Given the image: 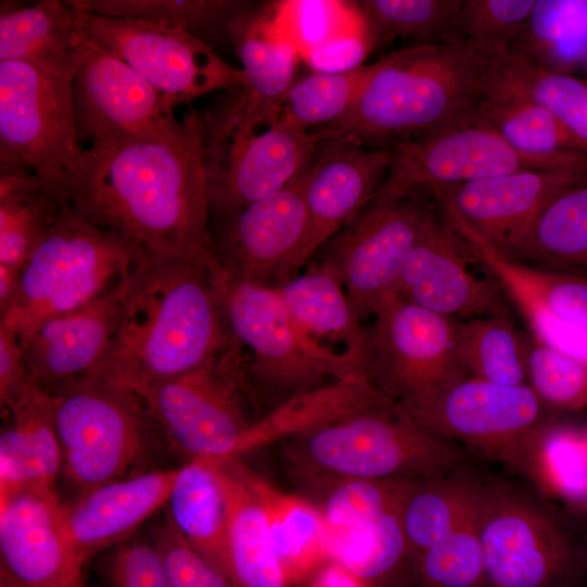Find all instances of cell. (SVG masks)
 I'll list each match as a JSON object with an SVG mask.
<instances>
[{
	"mask_svg": "<svg viewBox=\"0 0 587 587\" xmlns=\"http://www.w3.org/2000/svg\"><path fill=\"white\" fill-rule=\"evenodd\" d=\"M87 221L151 254L211 251L202 113L172 134L90 143L52 187Z\"/></svg>",
	"mask_w": 587,
	"mask_h": 587,
	"instance_id": "1",
	"label": "cell"
},
{
	"mask_svg": "<svg viewBox=\"0 0 587 587\" xmlns=\"http://www.w3.org/2000/svg\"><path fill=\"white\" fill-rule=\"evenodd\" d=\"M222 280L211 251L143 252L127 279L117 329L95 373L140 392L200 366L228 347L233 339Z\"/></svg>",
	"mask_w": 587,
	"mask_h": 587,
	"instance_id": "2",
	"label": "cell"
},
{
	"mask_svg": "<svg viewBox=\"0 0 587 587\" xmlns=\"http://www.w3.org/2000/svg\"><path fill=\"white\" fill-rule=\"evenodd\" d=\"M277 442L299 480L412 482L454 472L474 458L359 379L342 382L323 413Z\"/></svg>",
	"mask_w": 587,
	"mask_h": 587,
	"instance_id": "3",
	"label": "cell"
},
{
	"mask_svg": "<svg viewBox=\"0 0 587 587\" xmlns=\"http://www.w3.org/2000/svg\"><path fill=\"white\" fill-rule=\"evenodd\" d=\"M491 60L463 41L412 45L370 64L349 112L323 127L374 148H391L473 109Z\"/></svg>",
	"mask_w": 587,
	"mask_h": 587,
	"instance_id": "4",
	"label": "cell"
},
{
	"mask_svg": "<svg viewBox=\"0 0 587 587\" xmlns=\"http://www.w3.org/2000/svg\"><path fill=\"white\" fill-rule=\"evenodd\" d=\"M477 522L483 570L476 587H577L587 576L577 523L521 478L480 474Z\"/></svg>",
	"mask_w": 587,
	"mask_h": 587,
	"instance_id": "5",
	"label": "cell"
},
{
	"mask_svg": "<svg viewBox=\"0 0 587 587\" xmlns=\"http://www.w3.org/2000/svg\"><path fill=\"white\" fill-rule=\"evenodd\" d=\"M62 452V474L76 497L103 484L147 472L153 450L166 444L145 399L92 373L50 394Z\"/></svg>",
	"mask_w": 587,
	"mask_h": 587,
	"instance_id": "6",
	"label": "cell"
},
{
	"mask_svg": "<svg viewBox=\"0 0 587 587\" xmlns=\"http://www.w3.org/2000/svg\"><path fill=\"white\" fill-rule=\"evenodd\" d=\"M222 301L229 335L243 354L249 390L263 416L334 383L363 380L350 358L319 345L297 325L277 288L233 279L223 272Z\"/></svg>",
	"mask_w": 587,
	"mask_h": 587,
	"instance_id": "7",
	"label": "cell"
},
{
	"mask_svg": "<svg viewBox=\"0 0 587 587\" xmlns=\"http://www.w3.org/2000/svg\"><path fill=\"white\" fill-rule=\"evenodd\" d=\"M143 252L120 233L87 221L63 203L23 264L0 325L22 337L46 319L90 303L125 280Z\"/></svg>",
	"mask_w": 587,
	"mask_h": 587,
	"instance_id": "8",
	"label": "cell"
},
{
	"mask_svg": "<svg viewBox=\"0 0 587 587\" xmlns=\"http://www.w3.org/2000/svg\"><path fill=\"white\" fill-rule=\"evenodd\" d=\"M167 445L189 460H228L250 451L264 417L234 341L200 366L138 392Z\"/></svg>",
	"mask_w": 587,
	"mask_h": 587,
	"instance_id": "9",
	"label": "cell"
},
{
	"mask_svg": "<svg viewBox=\"0 0 587 587\" xmlns=\"http://www.w3.org/2000/svg\"><path fill=\"white\" fill-rule=\"evenodd\" d=\"M366 324L360 377L413 411L469 374L455 348L459 320L389 296Z\"/></svg>",
	"mask_w": 587,
	"mask_h": 587,
	"instance_id": "10",
	"label": "cell"
},
{
	"mask_svg": "<svg viewBox=\"0 0 587 587\" xmlns=\"http://www.w3.org/2000/svg\"><path fill=\"white\" fill-rule=\"evenodd\" d=\"M587 151L553 158L511 147L476 107L435 129L391 147L388 174L375 197L430 191L517 171H582Z\"/></svg>",
	"mask_w": 587,
	"mask_h": 587,
	"instance_id": "11",
	"label": "cell"
},
{
	"mask_svg": "<svg viewBox=\"0 0 587 587\" xmlns=\"http://www.w3.org/2000/svg\"><path fill=\"white\" fill-rule=\"evenodd\" d=\"M408 412L429 432L474 457L499 462L517 478L530 449L552 420L527 384L499 385L471 374Z\"/></svg>",
	"mask_w": 587,
	"mask_h": 587,
	"instance_id": "12",
	"label": "cell"
},
{
	"mask_svg": "<svg viewBox=\"0 0 587 587\" xmlns=\"http://www.w3.org/2000/svg\"><path fill=\"white\" fill-rule=\"evenodd\" d=\"M436 208L425 190L374 197L311 260L340 280L363 323L392 295L405 257Z\"/></svg>",
	"mask_w": 587,
	"mask_h": 587,
	"instance_id": "13",
	"label": "cell"
},
{
	"mask_svg": "<svg viewBox=\"0 0 587 587\" xmlns=\"http://www.w3.org/2000/svg\"><path fill=\"white\" fill-rule=\"evenodd\" d=\"M72 79L21 62H0V171L26 170L51 188L83 148Z\"/></svg>",
	"mask_w": 587,
	"mask_h": 587,
	"instance_id": "14",
	"label": "cell"
},
{
	"mask_svg": "<svg viewBox=\"0 0 587 587\" xmlns=\"http://www.w3.org/2000/svg\"><path fill=\"white\" fill-rule=\"evenodd\" d=\"M82 8L87 39L126 62L172 107L245 85L240 67L224 61L212 46L185 30Z\"/></svg>",
	"mask_w": 587,
	"mask_h": 587,
	"instance_id": "15",
	"label": "cell"
},
{
	"mask_svg": "<svg viewBox=\"0 0 587 587\" xmlns=\"http://www.w3.org/2000/svg\"><path fill=\"white\" fill-rule=\"evenodd\" d=\"M302 178L210 222L211 252L226 276L277 288L300 272L308 230Z\"/></svg>",
	"mask_w": 587,
	"mask_h": 587,
	"instance_id": "16",
	"label": "cell"
},
{
	"mask_svg": "<svg viewBox=\"0 0 587 587\" xmlns=\"http://www.w3.org/2000/svg\"><path fill=\"white\" fill-rule=\"evenodd\" d=\"M323 128L280 123L242 136L204 141L210 222L224 220L297 180L310 166Z\"/></svg>",
	"mask_w": 587,
	"mask_h": 587,
	"instance_id": "17",
	"label": "cell"
},
{
	"mask_svg": "<svg viewBox=\"0 0 587 587\" xmlns=\"http://www.w3.org/2000/svg\"><path fill=\"white\" fill-rule=\"evenodd\" d=\"M72 78L78 138L89 143L117 138H153L183 125L167 100L122 59L88 40Z\"/></svg>",
	"mask_w": 587,
	"mask_h": 587,
	"instance_id": "18",
	"label": "cell"
},
{
	"mask_svg": "<svg viewBox=\"0 0 587 587\" xmlns=\"http://www.w3.org/2000/svg\"><path fill=\"white\" fill-rule=\"evenodd\" d=\"M472 263L476 260L467 242L437 204L405 257L391 296L460 321L507 315L501 289L491 278L477 277Z\"/></svg>",
	"mask_w": 587,
	"mask_h": 587,
	"instance_id": "19",
	"label": "cell"
},
{
	"mask_svg": "<svg viewBox=\"0 0 587 587\" xmlns=\"http://www.w3.org/2000/svg\"><path fill=\"white\" fill-rule=\"evenodd\" d=\"M582 171H517L428 191L458 230L505 255L542 208Z\"/></svg>",
	"mask_w": 587,
	"mask_h": 587,
	"instance_id": "20",
	"label": "cell"
},
{
	"mask_svg": "<svg viewBox=\"0 0 587 587\" xmlns=\"http://www.w3.org/2000/svg\"><path fill=\"white\" fill-rule=\"evenodd\" d=\"M323 130L325 137L302 178L308 230L301 267L372 201L391 161V148L367 147Z\"/></svg>",
	"mask_w": 587,
	"mask_h": 587,
	"instance_id": "21",
	"label": "cell"
},
{
	"mask_svg": "<svg viewBox=\"0 0 587 587\" xmlns=\"http://www.w3.org/2000/svg\"><path fill=\"white\" fill-rule=\"evenodd\" d=\"M1 569L23 587H86L57 489L0 500Z\"/></svg>",
	"mask_w": 587,
	"mask_h": 587,
	"instance_id": "22",
	"label": "cell"
},
{
	"mask_svg": "<svg viewBox=\"0 0 587 587\" xmlns=\"http://www.w3.org/2000/svg\"><path fill=\"white\" fill-rule=\"evenodd\" d=\"M475 260L523 315L532 336L567 353L587 330V278L513 261L471 234L455 229Z\"/></svg>",
	"mask_w": 587,
	"mask_h": 587,
	"instance_id": "23",
	"label": "cell"
},
{
	"mask_svg": "<svg viewBox=\"0 0 587 587\" xmlns=\"http://www.w3.org/2000/svg\"><path fill=\"white\" fill-rule=\"evenodd\" d=\"M128 277L90 303L46 319L20 337L29 373L47 394L98 371L120 323Z\"/></svg>",
	"mask_w": 587,
	"mask_h": 587,
	"instance_id": "24",
	"label": "cell"
},
{
	"mask_svg": "<svg viewBox=\"0 0 587 587\" xmlns=\"http://www.w3.org/2000/svg\"><path fill=\"white\" fill-rule=\"evenodd\" d=\"M177 469H153L110 482L64 502L71 539L86 562L115 547L167 503Z\"/></svg>",
	"mask_w": 587,
	"mask_h": 587,
	"instance_id": "25",
	"label": "cell"
},
{
	"mask_svg": "<svg viewBox=\"0 0 587 587\" xmlns=\"http://www.w3.org/2000/svg\"><path fill=\"white\" fill-rule=\"evenodd\" d=\"M88 45L77 0L0 2V62H21L72 79Z\"/></svg>",
	"mask_w": 587,
	"mask_h": 587,
	"instance_id": "26",
	"label": "cell"
},
{
	"mask_svg": "<svg viewBox=\"0 0 587 587\" xmlns=\"http://www.w3.org/2000/svg\"><path fill=\"white\" fill-rule=\"evenodd\" d=\"M217 461L228 507L224 577L232 587H290L271 541L255 474L238 458Z\"/></svg>",
	"mask_w": 587,
	"mask_h": 587,
	"instance_id": "27",
	"label": "cell"
},
{
	"mask_svg": "<svg viewBox=\"0 0 587 587\" xmlns=\"http://www.w3.org/2000/svg\"><path fill=\"white\" fill-rule=\"evenodd\" d=\"M0 500L32 489H55L62 452L52 400L39 386L1 412Z\"/></svg>",
	"mask_w": 587,
	"mask_h": 587,
	"instance_id": "28",
	"label": "cell"
},
{
	"mask_svg": "<svg viewBox=\"0 0 587 587\" xmlns=\"http://www.w3.org/2000/svg\"><path fill=\"white\" fill-rule=\"evenodd\" d=\"M277 290L297 325L319 345L350 358L359 372L366 324L340 280L324 265L310 261Z\"/></svg>",
	"mask_w": 587,
	"mask_h": 587,
	"instance_id": "29",
	"label": "cell"
},
{
	"mask_svg": "<svg viewBox=\"0 0 587 587\" xmlns=\"http://www.w3.org/2000/svg\"><path fill=\"white\" fill-rule=\"evenodd\" d=\"M504 257L587 278V172L542 208Z\"/></svg>",
	"mask_w": 587,
	"mask_h": 587,
	"instance_id": "30",
	"label": "cell"
},
{
	"mask_svg": "<svg viewBox=\"0 0 587 587\" xmlns=\"http://www.w3.org/2000/svg\"><path fill=\"white\" fill-rule=\"evenodd\" d=\"M166 504L173 525L224 577L228 507L218 461L195 459L178 467Z\"/></svg>",
	"mask_w": 587,
	"mask_h": 587,
	"instance_id": "31",
	"label": "cell"
},
{
	"mask_svg": "<svg viewBox=\"0 0 587 587\" xmlns=\"http://www.w3.org/2000/svg\"><path fill=\"white\" fill-rule=\"evenodd\" d=\"M402 498L354 527L328 535V560L367 587H412L414 567L401 523Z\"/></svg>",
	"mask_w": 587,
	"mask_h": 587,
	"instance_id": "32",
	"label": "cell"
},
{
	"mask_svg": "<svg viewBox=\"0 0 587 587\" xmlns=\"http://www.w3.org/2000/svg\"><path fill=\"white\" fill-rule=\"evenodd\" d=\"M484 97L533 102L553 114L587 145V84L509 51L489 65Z\"/></svg>",
	"mask_w": 587,
	"mask_h": 587,
	"instance_id": "33",
	"label": "cell"
},
{
	"mask_svg": "<svg viewBox=\"0 0 587 587\" xmlns=\"http://www.w3.org/2000/svg\"><path fill=\"white\" fill-rule=\"evenodd\" d=\"M62 209L59 196L38 175L0 171V265L21 272Z\"/></svg>",
	"mask_w": 587,
	"mask_h": 587,
	"instance_id": "34",
	"label": "cell"
},
{
	"mask_svg": "<svg viewBox=\"0 0 587 587\" xmlns=\"http://www.w3.org/2000/svg\"><path fill=\"white\" fill-rule=\"evenodd\" d=\"M254 480L267 513L275 553L289 583H300L328 561L324 520L309 500L284 494L257 475Z\"/></svg>",
	"mask_w": 587,
	"mask_h": 587,
	"instance_id": "35",
	"label": "cell"
},
{
	"mask_svg": "<svg viewBox=\"0 0 587 587\" xmlns=\"http://www.w3.org/2000/svg\"><path fill=\"white\" fill-rule=\"evenodd\" d=\"M472 464L454 472L408 484L401 523L413 567L417 559L458 522L477 483Z\"/></svg>",
	"mask_w": 587,
	"mask_h": 587,
	"instance_id": "36",
	"label": "cell"
},
{
	"mask_svg": "<svg viewBox=\"0 0 587 587\" xmlns=\"http://www.w3.org/2000/svg\"><path fill=\"white\" fill-rule=\"evenodd\" d=\"M521 479L572 513L587 491V429L551 420L530 449Z\"/></svg>",
	"mask_w": 587,
	"mask_h": 587,
	"instance_id": "37",
	"label": "cell"
},
{
	"mask_svg": "<svg viewBox=\"0 0 587 587\" xmlns=\"http://www.w3.org/2000/svg\"><path fill=\"white\" fill-rule=\"evenodd\" d=\"M463 0H362L352 2L372 51L396 39L415 45L460 41L457 22Z\"/></svg>",
	"mask_w": 587,
	"mask_h": 587,
	"instance_id": "38",
	"label": "cell"
},
{
	"mask_svg": "<svg viewBox=\"0 0 587 587\" xmlns=\"http://www.w3.org/2000/svg\"><path fill=\"white\" fill-rule=\"evenodd\" d=\"M455 348L472 376L507 386L527 384L525 340L507 315L459 320Z\"/></svg>",
	"mask_w": 587,
	"mask_h": 587,
	"instance_id": "39",
	"label": "cell"
},
{
	"mask_svg": "<svg viewBox=\"0 0 587 587\" xmlns=\"http://www.w3.org/2000/svg\"><path fill=\"white\" fill-rule=\"evenodd\" d=\"M96 14L185 30L209 43L228 38L230 23L255 2L245 0H78ZM211 46V45H210Z\"/></svg>",
	"mask_w": 587,
	"mask_h": 587,
	"instance_id": "40",
	"label": "cell"
},
{
	"mask_svg": "<svg viewBox=\"0 0 587 587\" xmlns=\"http://www.w3.org/2000/svg\"><path fill=\"white\" fill-rule=\"evenodd\" d=\"M476 109L511 147L523 154L553 158L587 151V145L553 114L533 102L484 97Z\"/></svg>",
	"mask_w": 587,
	"mask_h": 587,
	"instance_id": "41",
	"label": "cell"
},
{
	"mask_svg": "<svg viewBox=\"0 0 587 587\" xmlns=\"http://www.w3.org/2000/svg\"><path fill=\"white\" fill-rule=\"evenodd\" d=\"M370 71L363 64L346 72L312 71L296 80L287 91L278 122L299 132L333 125L354 104Z\"/></svg>",
	"mask_w": 587,
	"mask_h": 587,
	"instance_id": "42",
	"label": "cell"
},
{
	"mask_svg": "<svg viewBox=\"0 0 587 587\" xmlns=\"http://www.w3.org/2000/svg\"><path fill=\"white\" fill-rule=\"evenodd\" d=\"M475 488L452 529L415 562L412 587H476L483 558L477 522Z\"/></svg>",
	"mask_w": 587,
	"mask_h": 587,
	"instance_id": "43",
	"label": "cell"
},
{
	"mask_svg": "<svg viewBox=\"0 0 587 587\" xmlns=\"http://www.w3.org/2000/svg\"><path fill=\"white\" fill-rule=\"evenodd\" d=\"M316 495L327 536L354 527L399 502L410 482L369 479L300 480ZM308 500V499H307Z\"/></svg>",
	"mask_w": 587,
	"mask_h": 587,
	"instance_id": "44",
	"label": "cell"
},
{
	"mask_svg": "<svg viewBox=\"0 0 587 587\" xmlns=\"http://www.w3.org/2000/svg\"><path fill=\"white\" fill-rule=\"evenodd\" d=\"M527 385L549 410L573 411L587 404V365L524 337Z\"/></svg>",
	"mask_w": 587,
	"mask_h": 587,
	"instance_id": "45",
	"label": "cell"
},
{
	"mask_svg": "<svg viewBox=\"0 0 587 587\" xmlns=\"http://www.w3.org/2000/svg\"><path fill=\"white\" fill-rule=\"evenodd\" d=\"M534 3L535 0H463L457 22L458 38L492 61L511 50Z\"/></svg>",
	"mask_w": 587,
	"mask_h": 587,
	"instance_id": "46",
	"label": "cell"
},
{
	"mask_svg": "<svg viewBox=\"0 0 587 587\" xmlns=\"http://www.w3.org/2000/svg\"><path fill=\"white\" fill-rule=\"evenodd\" d=\"M587 32V0H535L510 51L537 61L546 52L571 43Z\"/></svg>",
	"mask_w": 587,
	"mask_h": 587,
	"instance_id": "47",
	"label": "cell"
},
{
	"mask_svg": "<svg viewBox=\"0 0 587 587\" xmlns=\"http://www.w3.org/2000/svg\"><path fill=\"white\" fill-rule=\"evenodd\" d=\"M355 15L352 2L289 1L276 3L275 25L302 54L334 37L355 33L347 27Z\"/></svg>",
	"mask_w": 587,
	"mask_h": 587,
	"instance_id": "48",
	"label": "cell"
},
{
	"mask_svg": "<svg viewBox=\"0 0 587 587\" xmlns=\"http://www.w3.org/2000/svg\"><path fill=\"white\" fill-rule=\"evenodd\" d=\"M102 576L108 587H172L153 542L127 539L105 555Z\"/></svg>",
	"mask_w": 587,
	"mask_h": 587,
	"instance_id": "49",
	"label": "cell"
},
{
	"mask_svg": "<svg viewBox=\"0 0 587 587\" xmlns=\"http://www.w3.org/2000/svg\"><path fill=\"white\" fill-rule=\"evenodd\" d=\"M154 544L172 587H232L183 537L167 517L157 530Z\"/></svg>",
	"mask_w": 587,
	"mask_h": 587,
	"instance_id": "50",
	"label": "cell"
},
{
	"mask_svg": "<svg viewBox=\"0 0 587 587\" xmlns=\"http://www.w3.org/2000/svg\"><path fill=\"white\" fill-rule=\"evenodd\" d=\"M38 386L29 373L20 337L0 325V405L7 411Z\"/></svg>",
	"mask_w": 587,
	"mask_h": 587,
	"instance_id": "51",
	"label": "cell"
},
{
	"mask_svg": "<svg viewBox=\"0 0 587 587\" xmlns=\"http://www.w3.org/2000/svg\"><path fill=\"white\" fill-rule=\"evenodd\" d=\"M372 52L364 30L344 34L317 45L301 54L315 72H346L363 65Z\"/></svg>",
	"mask_w": 587,
	"mask_h": 587,
	"instance_id": "52",
	"label": "cell"
},
{
	"mask_svg": "<svg viewBox=\"0 0 587 587\" xmlns=\"http://www.w3.org/2000/svg\"><path fill=\"white\" fill-rule=\"evenodd\" d=\"M534 62L561 72L587 66V32L577 40L554 48Z\"/></svg>",
	"mask_w": 587,
	"mask_h": 587,
	"instance_id": "53",
	"label": "cell"
},
{
	"mask_svg": "<svg viewBox=\"0 0 587 587\" xmlns=\"http://www.w3.org/2000/svg\"><path fill=\"white\" fill-rule=\"evenodd\" d=\"M309 587H367L341 564L328 560L313 575Z\"/></svg>",
	"mask_w": 587,
	"mask_h": 587,
	"instance_id": "54",
	"label": "cell"
},
{
	"mask_svg": "<svg viewBox=\"0 0 587 587\" xmlns=\"http://www.w3.org/2000/svg\"><path fill=\"white\" fill-rule=\"evenodd\" d=\"M574 521L577 523L586 542H587V491L577 507L572 513H570Z\"/></svg>",
	"mask_w": 587,
	"mask_h": 587,
	"instance_id": "55",
	"label": "cell"
},
{
	"mask_svg": "<svg viewBox=\"0 0 587 587\" xmlns=\"http://www.w3.org/2000/svg\"><path fill=\"white\" fill-rule=\"evenodd\" d=\"M0 587H23L14 580L4 570L0 569Z\"/></svg>",
	"mask_w": 587,
	"mask_h": 587,
	"instance_id": "56",
	"label": "cell"
},
{
	"mask_svg": "<svg viewBox=\"0 0 587 587\" xmlns=\"http://www.w3.org/2000/svg\"><path fill=\"white\" fill-rule=\"evenodd\" d=\"M584 427L587 429V420H586V425Z\"/></svg>",
	"mask_w": 587,
	"mask_h": 587,
	"instance_id": "57",
	"label": "cell"
}]
</instances>
